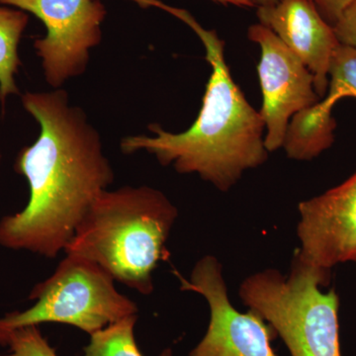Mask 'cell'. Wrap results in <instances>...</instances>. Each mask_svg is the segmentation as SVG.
<instances>
[{
    "mask_svg": "<svg viewBox=\"0 0 356 356\" xmlns=\"http://www.w3.org/2000/svg\"><path fill=\"white\" fill-rule=\"evenodd\" d=\"M177 18L197 34L212 72L202 107L191 127L170 133L158 124L149 125L153 135L128 136L121 142L124 154L147 152L161 165H173L180 175L195 173L220 191H228L243 172L266 163V125L234 81L226 60L225 43L215 30L204 29L181 9Z\"/></svg>",
    "mask_w": 356,
    "mask_h": 356,
    "instance_id": "7a4b0ae2",
    "label": "cell"
},
{
    "mask_svg": "<svg viewBox=\"0 0 356 356\" xmlns=\"http://www.w3.org/2000/svg\"><path fill=\"white\" fill-rule=\"evenodd\" d=\"M0 161H1V153H0Z\"/></svg>",
    "mask_w": 356,
    "mask_h": 356,
    "instance_id": "d6986e66",
    "label": "cell"
},
{
    "mask_svg": "<svg viewBox=\"0 0 356 356\" xmlns=\"http://www.w3.org/2000/svg\"><path fill=\"white\" fill-rule=\"evenodd\" d=\"M0 3L32 14L43 23L46 35L35 40L34 49L51 88H60L86 72L90 51L102 40L107 11L100 0H0Z\"/></svg>",
    "mask_w": 356,
    "mask_h": 356,
    "instance_id": "8992f818",
    "label": "cell"
},
{
    "mask_svg": "<svg viewBox=\"0 0 356 356\" xmlns=\"http://www.w3.org/2000/svg\"><path fill=\"white\" fill-rule=\"evenodd\" d=\"M34 304L0 318V336L28 325L55 323L72 325L91 336L122 318L138 315L137 304L121 294L115 280L97 264L65 254L50 277L35 285Z\"/></svg>",
    "mask_w": 356,
    "mask_h": 356,
    "instance_id": "5b68a950",
    "label": "cell"
},
{
    "mask_svg": "<svg viewBox=\"0 0 356 356\" xmlns=\"http://www.w3.org/2000/svg\"><path fill=\"white\" fill-rule=\"evenodd\" d=\"M296 254L323 270L356 262V172L317 197L299 204Z\"/></svg>",
    "mask_w": 356,
    "mask_h": 356,
    "instance_id": "9c48e42d",
    "label": "cell"
},
{
    "mask_svg": "<svg viewBox=\"0 0 356 356\" xmlns=\"http://www.w3.org/2000/svg\"><path fill=\"white\" fill-rule=\"evenodd\" d=\"M248 37L261 48L257 65L262 91L259 113L266 125L264 145L269 153L283 147L290 119L321 98L310 70L269 28L261 23L252 25Z\"/></svg>",
    "mask_w": 356,
    "mask_h": 356,
    "instance_id": "ba28073f",
    "label": "cell"
},
{
    "mask_svg": "<svg viewBox=\"0 0 356 356\" xmlns=\"http://www.w3.org/2000/svg\"><path fill=\"white\" fill-rule=\"evenodd\" d=\"M311 1L325 20L334 27L350 0H311Z\"/></svg>",
    "mask_w": 356,
    "mask_h": 356,
    "instance_id": "2e32d148",
    "label": "cell"
},
{
    "mask_svg": "<svg viewBox=\"0 0 356 356\" xmlns=\"http://www.w3.org/2000/svg\"><path fill=\"white\" fill-rule=\"evenodd\" d=\"M329 273L295 252L287 276L277 269L259 271L243 281L238 295L273 327L291 356H341L339 296L321 289Z\"/></svg>",
    "mask_w": 356,
    "mask_h": 356,
    "instance_id": "277c9868",
    "label": "cell"
},
{
    "mask_svg": "<svg viewBox=\"0 0 356 356\" xmlns=\"http://www.w3.org/2000/svg\"><path fill=\"white\" fill-rule=\"evenodd\" d=\"M29 15L25 11L0 3V103L19 93L15 76L21 65L18 47Z\"/></svg>",
    "mask_w": 356,
    "mask_h": 356,
    "instance_id": "7c38bea8",
    "label": "cell"
},
{
    "mask_svg": "<svg viewBox=\"0 0 356 356\" xmlns=\"http://www.w3.org/2000/svg\"><path fill=\"white\" fill-rule=\"evenodd\" d=\"M178 217L165 194L149 186L105 191L65 250L97 264L115 281L142 295L154 292V273L168 261Z\"/></svg>",
    "mask_w": 356,
    "mask_h": 356,
    "instance_id": "3957f363",
    "label": "cell"
},
{
    "mask_svg": "<svg viewBox=\"0 0 356 356\" xmlns=\"http://www.w3.org/2000/svg\"><path fill=\"white\" fill-rule=\"evenodd\" d=\"M40 134L14 170L27 180L24 209L0 219V245L55 259L74 238L96 199L114 181L102 138L64 89L22 95Z\"/></svg>",
    "mask_w": 356,
    "mask_h": 356,
    "instance_id": "6da1fadb",
    "label": "cell"
},
{
    "mask_svg": "<svg viewBox=\"0 0 356 356\" xmlns=\"http://www.w3.org/2000/svg\"><path fill=\"white\" fill-rule=\"evenodd\" d=\"M344 97L356 98V49L339 44L332 54L324 97L289 123L283 144L288 158L310 161L332 146L336 129L332 109Z\"/></svg>",
    "mask_w": 356,
    "mask_h": 356,
    "instance_id": "8fae6325",
    "label": "cell"
},
{
    "mask_svg": "<svg viewBox=\"0 0 356 356\" xmlns=\"http://www.w3.org/2000/svg\"><path fill=\"white\" fill-rule=\"evenodd\" d=\"M250 1L257 8V7L273 6V4L277 3L280 0H250Z\"/></svg>",
    "mask_w": 356,
    "mask_h": 356,
    "instance_id": "ac0fdd59",
    "label": "cell"
},
{
    "mask_svg": "<svg viewBox=\"0 0 356 356\" xmlns=\"http://www.w3.org/2000/svg\"><path fill=\"white\" fill-rule=\"evenodd\" d=\"M137 320L138 315L130 316L91 334L83 356H145L136 339ZM159 356H172V350L168 348Z\"/></svg>",
    "mask_w": 356,
    "mask_h": 356,
    "instance_id": "4fadbf2b",
    "label": "cell"
},
{
    "mask_svg": "<svg viewBox=\"0 0 356 356\" xmlns=\"http://www.w3.org/2000/svg\"><path fill=\"white\" fill-rule=\"evenodd\" d=\"M257 16L308 67L322 99L329 86L332 54L341 44L334 27L311 0H280L271 6L257 7Z\"/></svg>",
    "mask_w": 356,
    "mask_h": 356,
    "instance_id": "30bf717a",
    "label": "cell"
},
{
    "mask_svg": "<svg viewBox=\"0 0 356 356\" xmlns=\"http://www.w3.org/2000/svg\"><path fill=\"white\" fill-rule=\"evenodd\" d=\"M211 1L217 2V3L225 6H234L236 7H245V8L254 7L250 0H211Z\"/></svg>",
    "mask_w": 356,
    "mask_h": 356,
    "instance_id": "e0dca14e",
    "label": "cell"
},
{
    "mask_svg": "<svg viewBox=\"0 0 356 356\" xmlns=\"http://www.w3.org/2000/svg\"><path fill=\"white\" fill-rule=\"evenodd\" d=\"M180 288L201 295L210 308L207 332L187 356H277L271 343L277 334L257 313L232 305L221 262L213 255L199 259L189 280L177 275Z\"/></svg>",
    "mask_w": 356,
    "mask_h": 356,
    "instance_id": "52a82bcc",
    "label": "cell"
},
{
    "mask_svg": "<svg viewBox=\"0 0 356 356\" xmlns=\"http://www.w3.org/2000/svg\"><path fill=\"white\" fill-rule=\"evenodd\" d=\"M339 43L356 49V0H350L334 25Z\"/></svg>",
    "mask_w": 356,
    "mask_h": 356,
    "instance_id": "9a60e30c",
    "label": "cell"
},
{
    "mask_svg": "<svg viewBox=\"0 0 356 356\" xmlns=\"http://www.w3.org/2000/svg\"><path fill=\"white\" fill-rule=\"evenodd\" d=\"M0 346L8 348V353L0 356H58L40 325H28L1 334Z\"/></svg>",
    "mask_w": 356,
    "mask_h": 356,
    "instance_id": "5bb4252c",
    "label": "cell"
}]
</instances>
